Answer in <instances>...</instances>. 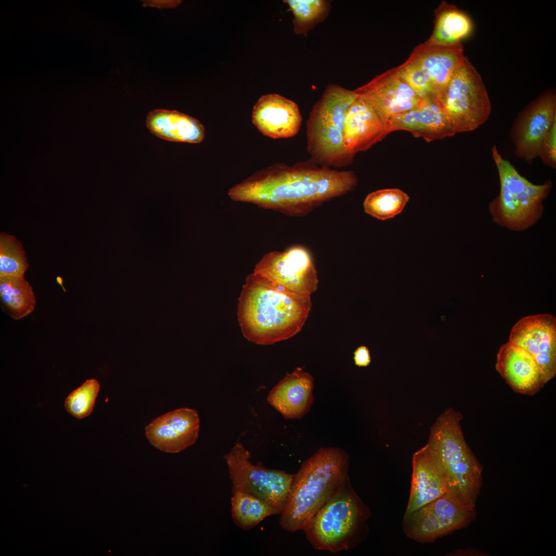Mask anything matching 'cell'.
<instances>
[{"label":"cell","instance_id":"4","mask_svg":"<svg viewBox=\"0 0 556 556\" xmlns=\"http://www.w3.org/2000/svg\"><path fill=\"white\" fill-rule=\"evenodd\" d=\"M462 414L446 409L431 426L428 441L441 467L448 492L475 507L482 485V466L467 444Z\"/></svg>","mask_w":556,"mask_h":556},{"label":"cell","instance_id":"28","mask_svg":"<svg viewBox=\"0 0 556 556\" xmlns=\"http://www.w3.org/2000/svg\"><path fill=\"white\" fill-rule=\"evenodd\" d=\"M293 14V30L297 34L307 36L308 32L328 16L331 2L325 0H286Z\"/></svg>","mask_w":556,"mask_h":556},{"label":"cell","instance_id":"7","mask_svg":"<svg viewBox=\"0 0 556 556\" xmlns=\"http://www.w3.org/2000/svg\"><path fill=\"white\" fill-rule=\"evenodd\" d=\"M439 101L455 134L477 129L488 120L492 110L482 79L466 57Z\"/></svg>","mask_w":556,"mask_h":556},{"label":"cell","instance_id":"15","mask_svg":"<svg viewBox=\"0 0 556 556\" xmlns=\"http://www.w3.org/2000/svg\"><path fill=\"white\" fill-rule=\"evenodd\" d=\"M199 427L197 411L183 408L157 418L146 427L145 432L149 442L157 449L177 453L196 442Z\"/></svg>","mask_w":556,"mask_h":556},{"label":"cell","instance_id":"1","mask_svg":"<svg viewBox=\"0 0 556 556\" xmlns=\"http://www.w3.org/2000/svg\"><path fill=\"white\" fill-rule=\"evenodd\" d=\"M357 182L353 171L321 166L310 159L256 171L230 188L228 195L235 201L297 216L351 192Z\"/></svg>","mask_w":556,"mask_h":556},{"label":"cell","instance_id":"12","mask_svg":"<svg viewBox=\"0 0 556 556\" xmlns=\"http://www.w3.org/2000/svg\"><path fill=\"white\" fill-rule=\"evenodd\" d=\"M556 121V95L548 90L541 94L521 112L511 131L515 153L531 163L540 157L543 141Z\"/></svg>","mask_w":556,"mask_h":556},{"label":"cell","instance_id":"29","mask_svg":"<svg viewBox=\"0 0 556 556\" xmlns=\"http://www.w3.org/2000/svg\"><path fill=\"white\" fill-rule=\"evenodd\" d=\"M25 251L14 236L0 234V277H23L28 268Z\"/></svg>","mask_w":556,"mask_h":556},{"label":"cell","instance_id":"21","mask_svg":"<svg viewBox=\"0 0 556 556\" xmlns=\"http://www.w3.org/2000/svg\"><path fill=\"white\" fill-rule=\"evenodd\" d=\"M314 378L301 368L287 373L270 391L268 403L285 419L302 418L314 402Z\"/></svg>","mask_w":556,"mask_h":556},{"label":"cell","instance_id":"6","mask_svg":"<svg viewBox=\"0 0 556 556\" xmlns=\"http://www.w3.org/2000/svg\"><path fill=\"white\" fill-rule=\"evenodd\" d=\"M492 153L500 182L499 194L489 205L492 220L510 230L524 231L542 217L543 203L550 193L552 182L548 179L542 184H534L503 159L495 146Z\"/></svg>","mask_w":556,"mask_h":556},{"label":"cell","instance_id":"14","mask_svg":"<svg viewBox=\"0 0 556 556\" xmlns=\"http://www.w3.org/2000/svg\"><path fill=\"white\" fill-rule=\"evenodd\" d=\"M355 91L372 107L387 127L392 117L416 108L422 101L395 68L377 76Z\"/></svg>","mask_w":556,"mask_h":556},{"label":"cell","instance_id":"22","mask_svg":"<svg viewBox=\"0 0 556 556\" xmlns=\"http://www.w3.org/2000/svg\"><path fill=\"white\" fill-rule=\"evenodd\" d=\"M389 133L397 130L410 132L427 142L451 136V128L438 100H422L416 108L392 117L388 122Z\"/></svg>","mask_w":556,"mask_h":556},{"label":"cell","instance_id":"19","mask_svg":"<svg viewBox=\"0 0 556 556\" xmlns=\"http://www.w3.org/2000/svg\"><path fill=\"white\" fill-rule=\"evenodd\" d=\"M410 497L405 515L448 492L439 462L427 443L412 457Z\"/></svg>","mask_w":556,"mask_h":556},{"label":"cell","instance_id":"17","mask_svg":"<svg viewBox=\"0 0 556 556\" xmlns=\"http://www.w3.org/2000/svg\"><path fill=\"white\" fill-rule=\"evenodd\" d=\"M252 118L263 134L273 138L295 136L302 119L296 102L276 93L259 98L253 107Z\"/></svg>","mask_w":556,"mask_h":556},{"label":"cell","instance_id":"30","mask_svg":"<svg viewBox=\"0 0 556 556\" xmlns=\"http://www.w3.org/2000/svg\"><path fill=\"white\" fill-rule=\"evenodd\" d=\"M100 385L95 379L86 380L66 398L64 406L66 410L77 419H83L92 412Z\"/></svg>","mask_w":556,"mask_h":556},{"label":"cell","instance_id":"24","mask_svg":"<svg viewBox=\"0 0 556 556\" xmlns=\"http://www.w3.org/2000/svg\"><path fill=\"white\" fill-rule=\"evenodd\" d=\"M472 28L466 14L443 2L436 10L435 28L428 41L441 45L461 44V40L471 33Z\"/></svg>","mask_w":556,"mask_h":556},{"label":"cell","instance_id":"3","mask_svg":"<svg viewBox=\"0 0 556 556\" xmlns=\"http://www.w3.org/2000/svg\"><path fill=\"white\" fill-rule=\"evenodd\" d=\"M349 456L338 447L321 448L307 459L294 479L280 524L290 532L303 530L348 479Z\"/></svg>","mask_w":556,"mask_h":556},{"label":"cell","instance_id":"26","mask_svg":"<svg viewBox=\"0 0 556 556\" xmlns=\"http://www.w3.org/2000/svg\"><path fill=\"white\" fill-rule=\"evenodd\" d=\"M232 493V517L235 524L243 530L250 529L268 516L277 514L267 503L255 496L239 492Z\"/></svg>","mask_w":556,"mask_h":556},{"label":"cell","instance_id":"33","mask_svg":"<svg viewBox=\"0 0 556 556\" xmlns=\"http://www.w3.org/2000/svg\"><path fill=\"white\" fill-rule=\"evenodd\" d=\"M354 361L356 366L359 367L368 366L371 362V357L369 349L365 345L358 346L354 352Z\"/></svg>","mask_w":556,"mask_h":556},{"label":"cell","instance_id":"8","mask_svg":"<svg viewBox=\"0 0 556 556\" xmlns=\"http://www.w3.org/2000/svg\"><path fill=\"white\" fill-rule=\"evenodd\" d=\"M348 481L303 529L316 549L337 552L350 547L361 521L362 509L357 496L348 486Z\"/></svg>","mask_w":556,"mask_h":556},{"label":"cell","instance_id":"20","mask_svg":"<svg viewBox=\"0 0 556 556\" xmlns=\"http://www.w3.org/2000/svg\"><path fill=\"white\" fill-rule=\"evenodd\" d=\"M389 133L386 125L372 107L358 95L344 119L343 140L349 152L355 156L365 151Z\"/></svg>","mask_w":556,"mask_h":556},{"label":"cell","instance_id":"23","mask_svg":"<svg viewBox=\"0 0 556 556\" xmlns=\"http://www.w3.org/2000/svg\"><path fill=\"white\" fill-rule=\"evenodd\" d=\"M146 122L150 132L163 140L197 144L204 138L203 124L194 117L176 110H152L147 114Z\"/></svg>","mask_w":556,"mask_h":556},{"label":"cell","instance_id":"11","mask_svg":"<svg viewBox=\"0 0 556 556\" xmlns=\"http://www.w3.org/2000/svg\"><path fill=\"white\" fill-rule=\"evenodd\" d=\"M475 508L447 492L405 515V533L416 540L436 538L467 525L474 516Z\"/></svg>","mask_w":556,"mask_h":556},{"label":"cell","instance_id":"13","mask_svg":"<svg viewBox=\"0 0 556 556\" xmlns=\"http://www.w3.org/2000/svg\"><path fill=\"white\" fill-rule=\"evenodd\" d=\"M509 341L536 360L546 382L556 374V319L549 314L525 317L513 326Z\"/></svg>","mask_w":556,"mask_h":556},{"label":"cell","instance_id":"25","mask_svg":"<svg viewBox=\"0 0 556 556\" xmlns=\"http://www.w3.org/2000/svg\"><path fill=\"white\" fill-rule=\"evenodd\" d=\"M3 306L14 320L21 319L34 309L36 298L32 287L23 277H0Z\"/></svg>","mask_w":556,"mask_h":556},{"label":"cell","instance_id":"31","mask_svg":"<svg viewBox=\"0 0 556 556\" xmlns=\"http://www.w3.org/2000/svg\"><path fill=\"white\" fill-rule=\"evenodd\" d=\"M395 69L421 100L435 99L429 81L414 62L408 59L405 63Z\"/></svg>","mask_w":556,"mask_h":556},{"label":"cell","instance_id":"32","mask_svg":"<svg viewBox=\"0 0 556 556\" xmlns=\"http://www.w3.org/2000/svg\"><path fill=\"white\" fill-rule=\"evenodd\" d=\"M540 157L544 164L555 168L556 121L553 123L543 141Z\"/></svg>","mask_w":556,"mask_h":556},{"label":"cell","instance_id":"18","mask_svg":"<svg viewBox=\"0 0 556 556\" xmlns=\"http://www.w3.org/2000/svg\"><path fill=\"white\" fill-rule=\"evenodd\" d=\"M496 369L510 388L520 394L534 395L547 384L534 358L509 341L498 351Z\"/></svg>","mask_w":556,"mask_h":556},{"label":"cell","instance_id":"9","mask_svg":"<svg viewBox=\"0 0 556 556\" xmlns=\"http://www.w3.org/2000/svg\"><path fill=\"white\" fill-rule=\"evenodd\" d=\"M249 451L237 442L224 456L232 483V493L239 492L255 496L281 514L286 503L294 475L269 469L250 460Z\"/></svg>","mask_w":556,"mask_h":556},{"label":"cell","instance_id":"2","mask_svg":"<svg viewBox=\"0 0 556 556\" xmlns=\"http://www.w3.org/2000/svg\"><path fill=\"white\" fill-rule=\"evenodd\" d=\"M311 306L310 297L284 290L253 272L246 277L238 298V320L248 341L272 344L299 333Z\"/></svg>","mask_w":556,"mask_h":556},{"label":"cell","instance_id":"5","mask_svg":"<svg viewBox=\"0 0 556 556\" xmlns=\"http://www.w3.org/2000/svg\"><path fill=\"white\" fill-rule=\"evenodd\" d=\"M357 96L355 90L331 84L313 106L306 122V149L318 165L340 168L353 162L343 140V123Z\"/></svg>","mask_w":556,"mask_h":556},{"label":"cell","instance_id":"10","mask_svg":"<svg viewBox=\"0 0 556 556\" xmlns=\"http://www.w3.org/2000/svg\"><path fill=\"white\" fill-rule=\"evenodd\" d=\"M253 273L279 288L305 297L310 298L319 283L311 257L302 247L268 253L255 265Z\"/></svg>","mask_w":556,"mask_h":556},{"label":"cell","instance_id":"16","mask_svg":"<svg viewBox=\"0 0 556 556\" xmlns=\"http://www.w3.org/2000/svg\"><path fill=\"white\" fill-rule=\"evenodd\" d=\"M465 57L461 44L441 45L427 41L418 45L408 59L425 75L439 100Z\"/></svg>","mask_w":556,"mask_h":556},{"label":"cell","instance_id":"27","mask_svg":"<svg viewBox=\"0 0 556 556\" xmlns=\"http://www.w3.org/2000/svg\"><path fill=\"white\" fill-rule=\"evenodd\" d=\"M409 200V196L399 189H379L368 195L363 202V207L367 214L385 220L400 214Z\"/></svg>","mask_w":556,"mask_h":556},{"label":"cell","instance_id":"34","mask_svg":"<svg viewBox=\"0 0 556 556\" xmlns=\"http://www.w3.org/2000/svg\"><path fill=\"white\" fill-rule=\"evenodd\" d=\"M181 1H150L144 2V6H151L160 8H172L178 6Z\"/></svg>","mask_w":556,"mask_h":556}]
</instances>
